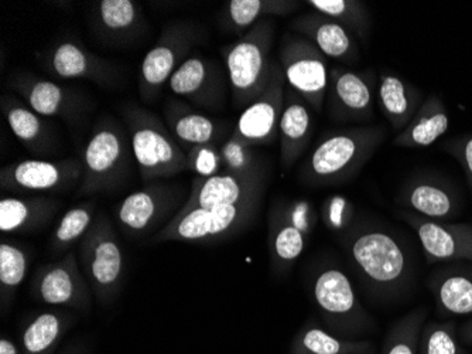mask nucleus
<instances>
[{
	"label": "nucleus",
	"instance_id": "nucleus-44",
	"mask_svg": "<svg viewBox=\"0 0 472 354\" xmlns=\"http://www.w3.org/2000/svg\"><path fill=\"white\" fill-rule=\"evenodd\" d=\"M458 338L463 345L472 346V316L458 325Z\"/></svg>",
	"mask_w": 472,
	"mask_h": 354
},
{
	"label": "nucleus",
	"instance_id": "nucleus-1",
	"mask_svg": "<svg viewBox=\"0 0 472 354\" xmlns=\"http://www.w3.org/2000/svg\"><path fill=\"white\" fill-rule=\"evenodd\" d=\"M342 241L353 271L375 296L396 298L409 288L412 265L393 235L373 227H353Z\"/></svg>",
	"mask_w": 472,
	"mask_h": 354
},
{
	"label": "nucleus",
	"instance_id": "nucleus-43",
	"mask_svg": "<svg viewBox=\"0 0 472 354\" xmlns=\"http://www.w3.org/2000/svg\"><path fill=\"white\" fill-rule=\"evenodd\" d=\"M441 149L458 162L466 175L467 185L472 190V134L446 141Z\"/></svg>",
	"mask_w": 472,
	"mask_h": 354
},
{
	"label": "nucleus",
	"instance_id": "nucleus-45",
	"mask_svg": "<svg viewBox=\"0 0 472 354\" xmlns=\"http://www.w3.org/2000/svg\"><path fill=\"white\" fill-rule=\"evenodd\" d=\"M0 354H22V350L10 338H2V340H0Z\"/></svg>",
	"mask_w": 472,
	"mask_h": 354
},
{
	"label": "nucleus",
	"instance_id": "nucleus-21",
	"mask_svg": "<svg viewBox=\"0 0 472 354\" xmlns=\"http://www.w3.org/2000/svg\"><path fill=\"white\" fill-rule=\"evenodd\" d=\"M326 102L332 120H370L373 110L372 79L370 74L334 67L330 70Z\"/></svg>",
	"mask_w": 472,
	"mask_h": 354
},
{
	"label": "nucleus",
	"instance_id": "nucleus-19",
	"mask_svg": "<svg viewBox=\"0 0 472 354\" xmlns=\"http://www.w3.org/2000/svg\"><path fill=\"white\" fill-rule=\"evenodd\" d=\"M177 97L185 98L198 107L219 110L226 104L224 72L210 59L190 56L175 70L169 81Z\"/></svg>",
	"mask_w": 472,
	"mask_h": 354
},
{
	"label": "nucleus",
	"instance_id": "nucleus-37",
	"mask_svg": "<svg viewBox=\"0 0 472 354\" xmlns=\"http://www.w3.org/2000/svg\"><path fill=\"white\" fill-rule=\"evenodd\" d=\"M314 12L341 25L348 32L365 38L370 32L371 16L368 7L358 0H309L306 2Z\"/></svg>",
	"mask_w": 472,
	"mask_h": 354
},
{
	"label": "nucleus",
	"instance_id": "nucleus-16",
	"mask_svg": "<svg viewBox=\"0 0 472 354\" xmlns=\"http://www.w3.org/2000/svg\"><path fill=\"white\" fill-rule=\"evenodd\" d=\"M81 177L79 160L26 159L2 167L0 186L12 193H44L66 190Z\"/></svg>",
	"mask_w": 472,
	"mask_h": 354
},
{
	"label": "nucleus",
	"instance_id": "nucleus-27",
	"mask_svg": "<svg viewBox=\"0 0 472 354\" xmlns=\"http://www.w3.org/2000/svg\"><path fill=\"white\" fill-rule=\"evenodd\" d=\"M60 203L46 196H2L0 231L4 234L35 232L50 223Z\"/></svg>",
	"mask_w": 472,
	"mask_h": 354
},
{
	"label": "nucleus",
	"instance_id": "nucleus-5",
	"mask_svg": "<svg viewBox=\"0 0 472 354\" xmlns=\"http://www.w3.org/2000/svg\"><path fill=\"white\" fill-rule=\"evenodd\" d=\"M311 291L322 325L332 335L348 340H366V336L372 335V316L361 304L351 279L341 268H320L313 276Z\"/></svg>",
	"mask_w": 472,
	"mask_h": 354
},
{
	"label": "nucleus",
	"instance_id": "nucleus-2",
	"mask_svg": "<svg viewBox=\"0 0 472 354\" xmlns=\"http://www.w3.org/2000/svg\"><path fill=\"white\" fill-rule=\"evenodd\" d=\"M385 131L361 126L332 132L322 139L301 167L300 179L313 188L348 182L383 144Z\"/></svg>",
	"mask_w": 472,
	"mask_h": 354
},
{
	"label": "nucleus",
	"instance_id": "nucleus-29",
	"mask_svg": "<svg viewBox=\"0 0 472 354\" xmlns=\"http://www.w3.org/2000/svg\"><path fill=\"white\" fill-rule=\"evenodd\" d=\"M163 113L170 132L183 145L184 152L198 145H215L226 134V125L177 101H170Z\"/></svg>",
	"mask_w": 472,
	"mask_h": 354
},
{
	"label": "nucleus",
	"instance_id": "nucleus-17",
	"mask_svg": "<svg viewBox=\"0 0 472 354\" xmlns=\"http://www.w3.org/2000/svg\"><path fill=\"white\" fill-rule=\"evenodd\" d=\"M399 217L416 231L427 263H472L471 224L435 221L407 210Z\"/></svg>",
	"mask_w": 472,
	"mask_h": 354
},
{
	"label": "nucleus",
	"instance_id": "nucleus-26",
	"mask_svg": "<svg viewBox=\"0 0 472 354\" xmlns=\"http://www.w3.org/2000/svg\"><path fill=\"white\" fill-rule=\"evenodd\" d=\"M278 136L280 165L283 172H288L306 152L313 136V118L309 104L290 87L285 91V107L278 125Z\"/></svg>",
	"mask_w": 472,
	"mask_h": 354
},
{
	"label": "nucleus",
	"instance_id": "nucleus-35",
	"mask_svg": "<svg viewBox=\"0 0 472 354\" xmlns=\"http://www.w3.org/2000/svg\"><path fill=\"white\" fill-rule=\"evenodd\" d=\"M30 254L22 245L4 240L0 244V305L2 311H9L17 289L28 273Z\"/></svg>",
	"mask_w": 472,
	"mask_h": 354
},
{
	"label": "nucleus",
	"instance_id": "nucleus-14",
	"mask_svg": "<svg viewBox=\"0 0 472 354\" xmlns=\"http://www.w3.org/2000/svg\"><path fill=\"white\" fill-rule=\"evenodd\" d=\"M285 87L282 67L273 63L272 76L267 90L242 111L229 139L246 147L272 144L278 135V125L285 107Z\"/></svg>",
	"mask_w": 472,
	"mask_h": 354
},
{
	"label": "nucleus",
	"instance_id": "nucleus-46",
	"mask_svg": "<svg viewBox=\"0 0 472 354\" xmlns=\"http://www.w3.org/2000/svg\"><path fill=\"white\" fill-rule=\"evenodd\" d=\"M63 354H85L84 350L81 348H77V346H72V348L67 349Z\"/></svg>",
	"mask_w": 472,
	"mask_h": 354
},
{
	"label": "nucleus",
	"instance_id": "nucleus-12",
	"mask_svg": "<svg viewBox=\"0 0 472 354\" xmlns=\"http://www.w3.org/2000/svg\"><path fill=\"white\" fill-rule=\"evenodd\" d=\"M309 206L300 203H280L270 210L269 250L270 267L276 275L290 271L306 250L309 235L313 229V216Z\"/></svg>",
	"mask_w": 472,
	"mask_h": 354
},
{
	"label": "nucleus",
	"instance_id": "nucleus-38",
	"mask_svg": "<svg viewBox=\"0 0 472 354\" xmlns=\"http://www.w3.org/2000/svg\"><path fill=\"white\" fill-rule=\"evenodd\" d=\"M427 316V311L419 307L397 319L386 333L381 354H417L420 333Z\"/></svg>",
	"mask_w": 472,
	"mask_h": 354
},
{
	"label": "nucleus",
	"instance_id": "nucleus-18",
	"mask_svg": "<svg viewBox=\"0 0 472 354\" xmlns=\"http://www.w3.org/2000/svg\"><path fill=\"white\" fill-rule=\"evenodd\" d=\"M10 87L43 118H61L79 125L89 108L87 98L76 90L30 74H16L10 80Z\"/></svg>",
	"mask_w": 472,
	"mask_h": 354
},
{
	"label": "nucleus",
	"instance_id": "nucleus-40",
	"mask_svg": "<svg viewBox=\"0 0 472 354\" xmlns=\"http://www.w3.org/2000/svg\"><path fill=\"white\" fill-rule=\"evenodd\" d=\"M187 170L194 173L195 177H211L223 170L221 154L216 145H198L185 151Z\"/></svg>",
	"mask_w": 472,
	"mask_h": 354
},
{
	"label": "nucleus",
	"instance_id": "nucleus-7",
	"mask_svg": "<svg viewBox=\"0 0 472 354\" xmlns=\"http://www.w3.org/2000/svg\"><path fill=\"white\" fill-rule=\"evenodd\" d=\"M79 265L95 299L105 306L112 304L121 294L125 257L118 235L105 214L95 219L79 242Z\"/></svg>",
	"mask_w": 472,
	"mask_h": 354
},
{
	"label": "nucleus",
	"instance_id": "nucleus-15",
	"mask_svg": "<svg viewBox=\"0 0 472 354\" xmlns=\"http://www.w3.org/2000/svg\"><path fill=\"white\" fill-rule=\"evenodd\" d=\"M265 180L267 175L260 169L249 173L221 170L211 177H194L191 183L190 195L179 213L194 209L238 206L246 201L262 198Z\"/></svg>",
	"mask_w": 472,
	"mask_h": 354
},
{
	"label": "nucleus",
	"instance_id": "nucleus-22",
	"mask_svg": "<svg viewBox=\"0 0 472 354\" xmlns=\"http://www.w3.org/2000/svg\"><path fill=\"white\" fill-rule=\"evenodd\" d=\"M402 210L412 211L435 221H450L460 213V196L448 183L432 177H413L396 198Z\"/></svg>",
	"mask_w": 472,
	"mask_h": 354
},
{
	"label": "nucleus",
	"instance_id": "nucleus-3",
	"mask_svg": "<svg viewBox=\"0 0 472 354\" xmlns=\"http://www.w3.org/2000/svg\"><path fill=\"white\" fill-rule=\"evenodd\" d=\"M131 154L144 182H157L187 170V155L170 129L153 113L136 105L123 110Z\"/></svg>",
	"mask_w": 472,
	"mask_h": 354
},
{
	"label": "nucleus",
	"instance_id": "nucleus-32",
	"mask_svg": "<svg viewBox=\"0 0 472 354\" xmlns=\"http://www.w3.org/2000/svg\"><path fill=\"white\" fill-rule=\"evenodd\" d=\"M74 319L63 312H43L26 323L20 336L22 354H56Z\"/></svg>",
	"mask_w": 472,
	"mask_h": 354
},
{
	"label": "nucleus",
	"instance_id": "nucleus-25",
	"mask_svg": "<svg viewBox=\"0 0 472 354\" xmlns=\"http://www.w3.org/2000/svg\"><path fill=\"white\" fill-rule=\"evenodd\" d=\"M290 30L311 41L330 59L340 61H355L358 59V48L352 33L321 13L313 10L296 17L291 20Z\"/></svg>",
	"mask_w": 472,
	"mask_h": 354
},
{
	"label": "nucleus",
	"instance_id": "nucleus-36",
	"mask_svg": "<svg viewBox=\"0 0 472 354\" xmlns=\"http://www.w3.org/2000/svg\"><path fill=\"white\" fill-rule=\"evenodd\" d=\"M94 221L95 204L92 201H85L76 208L69 209L51 234L48 241L51 252L63 254L77 241L81 242Z\"/></svg>",
	"mask_w": 472,
	"mask_h": 354
},
{
	"label": "nucleus",
	"instance_id": "nucleus-31",
	"mask_svg": "<svg viewBox=\"0 0 472 354\" xmlns=\"http://www.w3.org/2000/svg\"><path fill=\"white\" fill-rule=\"evenodd\" d=\"M379 107L393 131L402 132L422 105L419 90L393 74H381Z\"/></svg>",
	"mask_w": 472,
	"mask_h": 354
},
{
	"label": "nucleus",
	"instance_id": "nucleus-39",
	"mask_svg": "<svg viewBox=\"0 0 472 354\" xmlns=\"http://www.w3.org/2000/svg\"><path fill=\"white\" fill-rule=\"evenodd\" d=\"M458 325L447 322H425L419 338L417 354H467L458 338Z\"/></svg>",
	"mask_w": 472,
	"mask_h": 354
},
{
	"label": "nucleus",
	"instance_id": "nucleus-9",
	"mask_svg": "<svg viewBox=\"0 0 472 354\" xmlns=\"http://www.w3.org/2000/svg\"><path fill=\"white\" fill-rule=\"evenodd\" d=\"M278 61L288 87L306 101L309 110L321 113L330 79L327 57L303 36L286 33Z\"/></svg>",
	"mask_w": 472,
	"mask_h": 354
},
{
	"label": "nucleus",
	"instance_id": "nucleus-30",
	"mask_svg": "<svg viewBox=\"0 0 472 354\" xmlns=\"http://www.w3.org/2000/svg\"><path fill=\"white\" fill-rule=\"evenodd\" d=\"M450 128V116L437 95H430L420 105L409 125L394 136L393 144L402 147H427Z\"/></svg>",
	"mask_w": 472,
	"mask_h": 354
},
{
	"label": "nucleus",
	"instance_id": "nucleus-20",
	"mask_svg": "<svg viewBox=\"0 0 472 354\" xmlns=\"http://www.w3.org/2000/svg\"><path fill=\"white\" fill-rule=\"evenodd\" d=\"M44 70L61 80H88L100 85H112L120 71L110 61L95 56L79 41L57 43L41 59Z\"/></svg>",
	"mask_w": 472,
	"mask_h": 354
},
{
	"label": "nucleus",
	"instance_id": "nucleus-4",
	"mask_svg": "<svg viewBox=\"0 0 472 354\" xmlns=\"http://www.w3.org/2000/svg\"><path fill=\"white\" fill-rule=\"evenodd\" d=\"M273 36L272 23L263 20L239 40L223 48L235 108L245 110L267 90L272 76Z\"/></svg>",
	"mask_w": 472,
	"mask_h": 354
},
{
	"label": "nucleus",
	"instance_id": "nucleus-24",
	"mask_svg": "<svg viewBox=\"0 0 472 354\" xmlns=\"http://www.w3.org/2000/svg\"><path fill=\"white\" fill-rule=\"evenodd\" d=\"M0 110L17 141L36 156H50L56 149L53 128L43 116L26 104L22 98L12 94L0 97Z\"/></svg>",
	"mask_w": 472,
	"mask_h": 354
},
{
	"label": "nucleus",
	"instance_id": "nucleus-28",
	"mask_svg": "<svg viewBox=\"0 0 472 354\" xmlns=\"http://www.w3.org/2000/svg\"><path fill=\"white\" fill-rule=\"evenodd\" d=\"M95 32L103 40L123 44L142 30L141 6L135 0H100L92 12Z\"/></svg>",
	"mask_w": 472,
	"mask_h": 354
},
{
	"label": "nucleus",
	"instance_id": "nucleus-13",
	"mask_svg": "<svg viewBox=\"0 0 472 354\" xmlns=\"http://www.w3.org/2000/svg\"><path fill=\"white\" fill-rule=\"evenodd\" d=\"M33 298L51 306H66L79 312L91 311V288L74 252L56 263L41 265L30 285Z\"/></svg>",
	"mask_w": 472,
	"mask_h": 354
},
{
	"label": "nucleus",
	"instance_id": "nucleus-6",
	"mask_svg": "<svg viewBox=\"0 0 472 354\" xmlns=\"http://www.w3.org/2000/svg\"><path fill=\"white\" fill-rule=\"evenodd\" d=\"M131 149L120 123L100 121L85 145L82 177L77 196H92L118 188L131 170Z\"/></svg>",
	"mask_w": 472,
	"mask_h": 354
},
{
	"label": "nucleus",
	"instance_id": "nucleus-42",
	"mask_svg": "<svg viewBox=\"0 0 472 354\" xmlns=\"http://www.w3.org/2000/svg\"><path fill=\"white\" fill-rule=\"evenodd\" d=\"M322 214L329 229L334 231H344L345 234L352 221L353 209L347 198L342 196H332L324 203Z\"/></svg>",
	"mask_w": 472,
	"mask_h": 354
},
{
	"label": "nucleus",
	"instance_id": "nucleus-33",
	"mask_svg": "<svg viewBox=\"0 0 472 354\" xmlns=\"http://www.w3.org/2000/svg\"><path fill=\"white\" fill-rule=\"evenodd\" d=\"M290 354H376L371 340H348L309 322L294 336Z\"/></svg>",
	"mask_w": 472,
	"mask_h": 354
},
{
	"label": "nucleus",
	"instance_id": "nucleus-34",
	"mask_svg": "<svg viewBox=\"0 0 472 354\" xmlns=\"http://www.w3.org/2000/svg\"><path fill=\"white\" fill-rule=\"evenodd\" d=\"M299 5L291 0H229L224 4V25L232 32H247L267 17L288 16Z\"/></svg>",
	"mask_w": 472,
	"mask_h": 354
},
{
	"label": "nucleus",
	"instance_id": "nucleus-23",
	"mask_svg": "<svg viewBox=\"0 0 472 354\" xmlns=\"http://www.w3.org/2000/svg\"><path fill=\"white\" fill-rule=\"evenodd\" d=\"M441 316H472V263H441L427 281Z\"/></svg>",
	"mask_w": 472,
	"mask_h": 354
},
{
	"label": "nucleus",
	"instance_id": "nucleus-11",
	"mask_svg": "<svg viewBox=\"0 0 472 354\" xmlns=\"http://www.w3.org/2000/svg\"><path fill=\"white\" fill-rule=\"evenodd\" d=\"M198 38L200 33L191 23H173L163 28L159 40L142 61L139 74L142 100L152 102L157 98L163 85L166 82L169 84L175 70L187 59L190 48Z\"/></svg>",
	"mask_w": 472,
	"mask_h": 354
},
{
	"label": "nucleus",
	"instance_id": "nucleus-8",
	"mask_svg": "<svg viewBox=\"0 0 472 354\" xmlns=\"http://www.w3.org/2000/svg\"><path fill=\"white\" fill-rule=\"evenodd\" d=\"M260 198L221 208L194 209L175 214L174 219L153 235L154 244L163 242L221 241L244 231L250 226L259 210Z\"/></svg>",
	"mask_w": 472,
	"mask_h": 354
},
{
	"label": "nucleus",
	"instance_id": "nucleus-41",
	"mask_svg": "<svg viewBox=\"0 0 472 354\" xmlns=\"http://www.w3.org/2000/svg\"><path fill=\"white\" fill-rule=\"evenodd\" d=\"M223 170L232 173H249L260 169L257 165L252 147L242 146L235 144L231 139H226L223 146L219 147Z\"/></svg>",
	"mask_w": 472,
	"mask_h": 354
},
{
	"label": "nucleus",
	"instance_id": "nucleus-10",
	"mask_svg": "<svg viewBox=\"0 0 472 354\" xmlns=\"http://www.w3.org/2000/svg\"><path fill=\"white\" fill-rule=\"evenodd\" d=\"M183 198L184 188L157 180L126 196L116 208V220L128 234L144 237L174 219Z\"/></svg>",
	"mask_w": 472,
	"mask_h": 354
}]
</instances>
